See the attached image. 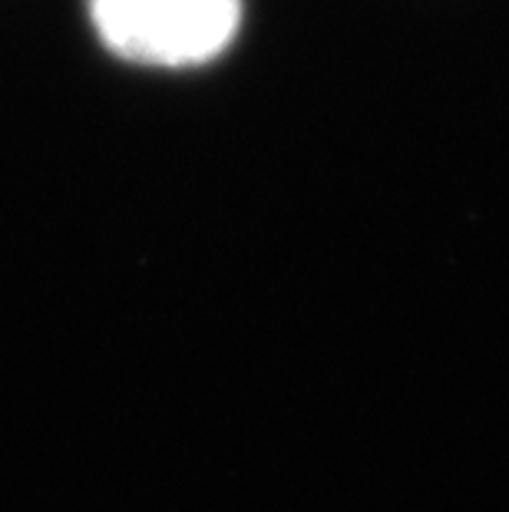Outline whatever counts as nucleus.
<instances>
[{"instance_id":"1","label":"nucleus","mask_w":509,"mask_h":512,"mask_svg":"<svg viewBox=\"0 0 509 512\" xmlns=\"http://www.w3.org/2000/svg\"><path fill=\"white\" fill-rule=\"evenodd\" d=\"M103 47L136 67H199L229 47L242 0H90Z\"/></svg>"}]
</instances>
